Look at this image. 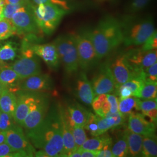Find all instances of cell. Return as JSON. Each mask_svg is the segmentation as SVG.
<instances>
[{
  "instance_id": "1",
  "label": "cell",
  "mask_w": 157,
  "mask_h": 157,
  "mask_svg": "<svg viewBox=\"0 0 157 157\" xmlns=\"http://www.w3.org/2000/svg\"><path fill=\"white\" fill-rule=\"evenodd\" d=\"M25 135L38 150L35 157H62L63 145L59 105L51 107L41 124Z\"/></svg>"
},
{
  "instance_id": "2",
  "label": "cell",
  "mask_w": 157,
  "mask_h": 157,
  "mask_svg": "<svg viewBox=\"0 0 157 157\" xmlns=\"http://www.w3.org/2000/svg\"><path fill=\"white\" fill-rule=\"evenodd\" d=\"M123 43L126 46L142 45L155 30L152 18L126 19L121 23Z\"/></svg>"
},
{
  "instance_id": "3",
  "label": "cell",
  "mask_w": 157,
  "mask_h": 157,
  "mask_svg": "<svg viewBox=\"0 0 157 157\" xmlns=\"http://www.w3.org/2000/svg\"><path fill=\"white\" fill-rule=\"evenodd\" d=\"M34 19L43 33L50 35L56 29L67 10L52 3L32 4Z\"/></svg>"
},
{
  "instance_id": "4",
  "label": "cell",
  "mask_w": 157,
  "mask_h": 157,
  "mask_svg": "<svg viewBox=\"0 0 157 157\" xmlns=\"http://www.w3.org/2000/svg\"><path fill=\"white\" fill-rule=\"evenodd\" d=\"M53 43L66 74L72 75L76 73L79 69V62L74 33L61 35Z\"/></svg>"
},
{
  "instance_id": "5",
  "label": "cell",
  "mask_w": 157,
  "mask_h": 157,
  "mask_svg": "<svg viewBox=\"0 0 157 157\" xmlns=\"http://www.w3.org/2000/svg\"><path fill=\"white\" fill-rule=\"evenodd\" d=\"M16 72L22 80L41 73L39 56L30 47L29 43L23 40L19 54L15 60L8 65Z\"/></svg>"
},
{
  "instance_id": "6",
  "label": "cell",
  "mask_w": 157,
  "mask_h": 157,
  "mask_svg": "<svg viewBox=\"0 0 157 157\" xmlns=\"http://www.w3.org/2000/svg\"><path fill=\"white\" fill-rule=\"evenodd\" d=\"M74 34L78 54L79 67L84 72L89 71L95 67L99 60L90 39L89 29H85Z\"/></svg>"
},
{
  "instance_id": "7",
  "label": "cell",
  "mask_w": 157,
  "mask_h": 157,
  "mask_svg": "<svg viewBox=\"0 0 157 157\" xmlns=\"http://www.w3.org/2000/svg\"><path fill=\"white\" fill-rule=\"evenodd\" d=\"M32 4V2L21 6L12 17V22L15 28L17 34L23 37L37 36L42 32L34 19Z\"/></svg>"
},
{
  "instance_id": "8",
  "label": "cell",
  "mask_w": 157,
  "mask_h": 157,
  "mask_svg": "<svg viewBox=\"0 0 157 157\" xmlns=\"http://www.w3.org/2000/svg\"><path fill=\"white\" fill-rule=\"evenodd\" d=\"M49 105L48 94L40 92L23 121L22 128L25 134L33 130L41 124L48 111Z\"/></svg>"
},
{
  "instance_id": "9",
  "label": "cell",
  "mask_w": 157,
  "mask_h": 157,
  "mask_svg": "<svg viewBox=\"0 0 157 157\" xmlns=\"http://www.w3.org/2000/svg\"><path fill=\"white\" fill-rule=\"evenodd\" d=\"M6 143L22 157H34L36 148L29 140L22 126L16 124L6 132Z\"/></svg>"
},
{
  "instance_id": "10",
  "label": "cell",
  "mask_w": 157,
  "mask_h": 157,
  "mask_svg": "<svg viewBox=\"0 0 157 157\" xmlns=\"http://www.w3.org/2000/svg\"><path fill=\"white\" fill-rule=\"evenodd\" d=\"M124 54L135 74L142 78L143 71L157 61V49L150 51L133 49Z\"/></svg>"
},
{
  "instance_id": "11",
  "label": "cell",
  "mask_w": 157,
  "mask_h": 157,
  "mask_svg": "<svg viewBox=\"0 0 157 157\" xmlns=\"http://www.w3.org/2000/svg\"><path fill=\"white\" fill-rule=\"evenodd\" d=\"M107 63L112 73L116 90L129 79L138 77L130 67L124 54H119Z\"/></svg>"
},
{
  "instance_id": "12",
  "label": "cell",
  "mask_w": 157,
  "mask_h": 157,
  "mask_svg": "<svg viewBox=\"0 0 157 157\" xmlns=\"http://www.w3.org/2000/svg\"><path fill=\"white\" fill-rule=\"evenodd\" d=\"M91 83L95 97L102 94H110L116 90L112 73L107 63L100 66Z\"/></svg>"
},
{
  "instance_id": "13",
  "label": "cell",
  "mask_w": 157,
  "mask_h": 157,
  "mask_svg": "<svg viewBox=\"0 0 157 157\" xmlns=\"http://www.w3.org/2000/svg\"><path fill=\"white\" fill-rule=\"evenodd\" d=\"M96 27L109 41L113 50L123 43V35L121 22L116 19L113 17L104 19Z\"/></svg>"
},
{
  "instance_id": "14",
  "label": "cell",
  "mask_w": 157,
  "mask_h": 157,
  "mask_svg": "<svg viewBox=\"0 0 157 157\" xmlns=\"http://www.w3.org/2000/svg\"><path fill=\"white\" fill-rule=\"evenodd\" d=\"M40 93L21 90L16 92L17 106L13 118L17 124L22 126L25 119L28 115L30 108L36 100Z\"/></svg>"
},
{
  "instance_id": "15",
  "label": "cell",
  "mask_w": 157,
  "mask_h": 157,
  "mask_svg": "<svg viewBox=\"0 0 157 157\" xmlns=\"http://www.w3.org/2000/svg\"><path fill=\"white\" fill-rule=\"evenodd\" d=\"M26 41L28 42L30 47L34 54L40 57L51 70H58L61 61L56 47L54 43L48 44H37L31 43L28 40Z\"/></svg>"
},
{
  "instance_id": "16",
  "label": "cell",
  "mask_w": 157,
  "mask_h": 157,
  "mask_svg": "<svg viewBox=\"0 0 157 157\" xmlns=\"http://www.w3.org/2000/svg\"><path fill=\"white\" fill-rule=\"evenodd\" d=\"M128 129L142 136L155 135L156 123L142 113H132L128 117Z\"/></svg>"
},
{
  "instance_id": "17",
  "label": "cell",
  "mask_w": 157,
  "mask_h": 157,
  "mask_svg": "<svg viewBox=\"0 0 157 157\" xmlns=\"http://www.w3.org/2000/svg\"><path fill=\"white\" fill-rule=\"evenodd\" d=\"M54 87V82L50 76L41 73L23 79L19 85V90L34 92L47 93Z\"/></svg>"
},
{
  "instance_id": "18",
  "label": "cell",
  "mask_w": 157,
  "mask_h": 157,
  "mask_svg": "<svg viewBox=\"0 0 157 157\" xmlns=\"http://www.w3.org/2000/svg\"><path fill=\"white\" fill-rule=\"evenodd\" d=\"M73 92L78 99L86 105H91L95 95L91 83L86 72L82 71L78 73L73 84Z\"/></svg>"
},
{
  "instance_id": "19",
  "label": "cell",
  "mask_w": 157,
  "mask_h": 157,
  "mask_svg": "<svg viewBox=\"0 0 157 157\" xmlns=\"http://www.w3.org/2000/svg\"><path fill=\"white\" fill-rule=\"evenodd\" d=\"M63 110L68 124L71 128L75 126H83L86 122L89 112L78 102H72L67 104Z\"/></svg>"
},
{
  "instance_id": "20",
  "label": "cell",
  "mask_w": 157,
  "mask_h": 157,
  "mask_svg": "<svg viewBox=\"0 0 157 157\" xmlns=\"http://www.w3.org/2000/svg\"><path fill=\"white\" fill-rule=\"evenodd\" d=\"M60 114L62 125V140H63V153L62 157H69V155L77 150L73 139L72 128L68 124L67 119L64 114L63 107L59 105Z\"/></svg>"
},
{
  "instance_id": "21",
  "label": "cell",
  "mask_w": 157,
  "mask_h": 157,
  "mask_svg": "<svg viewBox=\"0 0 157 157\" xmlns=\"http://www.w3.org/2000/svg\"><path fill=\"white\" fill-rule=\"evenodd\" d=\"M0 81L6 88L15 93L20 90L22 79L8 65L0 66Z\"/></svg>"
},
{
  "instance_id": "22",
  "label": "cell",
  "mask_w": 157,
  "mask_h": 157,
  "mask_svg": "<svg viewBox=\"0 0 157 157\" xmlns=\"http://www.w3.org/2000/svg\"><path fill=\"white\" fill-rule=\"evenodd\" d=\"M17 102L16 93L6 88L0 95V111L13 116Z\"/></svg>"
},
{
  "instance_id": "23",
  "label": "cell",
  "mask_w": 157,
  "mask_h": 157,
  "mask_svg": "<svg viewBox=\"0 0 157 157\" xmlns=\"http://www.w3.org/2000/svg\"><path fill=\"white\" fill-rule=\"evenodd\" d=\"M124 133L128 143L129 155L132 157L141 156L143 136L135 133L128 129L124 130Z\"/></svg>"
},
{
  "instance_id": "24",
  "label": "cell",
  "mask_w": 157,
  "mask_h": 157,
  "mask_svg": "<svg viewBox=\"0 0 157 157\" xmlns=\"http://www.w3.org/2000/svg\"><path fill=\"white\" fill-rule=\"evenodd\" d=\"M140 98L131 96L122 100H118V112L124 117L128 118L132 113L140 111L139 107Z\"/></svg>"
},
{
  "instance_id": "25",
  "label": "cell",
  "mask_w": 157,
  "mask_h": 157,
  "mask_svg": "<svg viewBox=\"0 0 157 157\" xmlns=\"http://www.w3.org/2000/svg\"><path fill=\"white\" fill-rule=\"evenodd\" d=\"M19 49L14 43L7 42L0 48V66L13 62L17 56Z\"/></svg>"
},
{
  "instance_id": "26",
  "label": "cell",
  "mask_w": 157,
  "mask_h": 157,
  "mask_svg": "<svg viewBox=\"0 0 157 157\" xmlns=\"http://www.w3.org/2000/svg\"><path fill=\"white\" fill-rule=\"evenodd\" d=\"M112 143V139L108 135L104 133L100 136H94V137L91 139H87L84 141L81 148L87 150L98 151L101 150L105 145L111 144Z\"/></svg>"
},
{
  "instance_id": "27",
  "label": "cell",
  "mask_w": 157,
  "mask_h": 157,
  "mask_svg": "<svg viewBox=\"0 0 157 157\" xmlns=\"http://www.w3.org/2000/svg\"><path fill=\"white\" fill-rule=\"evenodd\" d=\"M141 156L146 157H157V144L155 135L143 136Z\"/></svg>"
},
{
  "instance_id": "28",
  "label": "cell",
  "mask_w": 157,
  "mask_h": 157,
  "mask_svg": "<svg viewBox=\"0 0 157 157\" xmlns=\"http://www.w3.org/2000/svg\"><path fill=\"white\" fill-rule=\"evenodd\" d=\"M111 152L113 157H126L129 155L128 143L124 131L115 142L112 143Z\"/></svg>"
},
{
  "instance_id": "29",
  "label": "cell",
  "mask_w": 157,
  "mask_h": 157,
  "mask_svg": "<svg viewBox=\"0 0 157 157\" xmlns=\"http://www.w3.org/2000/svg\"><path fill=\"white\" fill-rule=\"evenodd\" d=\"M157 95V82L144 81L136 97L141 100L155 99Z\"/></svg>"
},
{
  "instance_id": "30",
  "label": "cell",
  "mask_w": 157,
  "mask_h": 157,
  "mask_svg": "<svg viewBox=\"0 0 157 157\" xmlns=\"http://www.w3.org/2000/svg\"><path fill=\"white\" fill-rule=\"evenodd\" d=\"M17 34L16 29L11 20L2 19L0 20V40L7 39Z\"/></svg>"
},
{
  "instance_id": "31",
  "label": "cell",
  "mask_w": 157,
  "mask_h": 157,
  "mask_svg": "<svg viewBox=\"0 0 157 157\" xmlns=\"http://www.w3.org/2000/svg\"><path fill=\"white\" fill-rule=\"evenodd\" d=\"M97 115V114H96ZM98 124V136L104 134L109 129L115 127V122L113 118L106 115L101 117L97 115Z\"/></svg>"
},
{
  "instance_id": "32",
  "label": "cell",
  "mask_w": 157,
  "mask_h": 157,
  "mask_svg": "<svg viewBox=\"0 0 157 157\" xmlns=\"http://www.w3.org/2000/svg\"><path fill=\"white\" fill-rule=\"evenodd\" d=\"M72 132L77 149L81 147L87 139L85 129L83 126H75L72 128Z\"/></svg>"
},
{
  "instance_id": "33",
  "label": "cell",
  "mask_w": 157,
  "mask_h": 157,
  "mask_svg": "<svg viewBox=\"0 0 157 157\" xmlns=\"http://www.w3.org/2000/svg\"><path fill=\"white\" fill-rule=\"evenodd\" d=\"M144 80L141 77H136L130 78L121 86L128 87L132 91L133 96L137 97L139 91L144 83Z\"/></svg>"
},
{
  "instance_id": "34",
  "label": "cell",
  "mask_w": 157,
  "mask_h": 157,
  "mask_svg": "<svg viewBox=\"0 0 157 157\" xmlns=\"http://www.w3.org/2000/svg\"><path fill=\"white\" fill-rule=\"evenodd\" d=\"M84 128L90 132L92 136H98V124L97 117L92 112H89L86 122L84 124Z\"/></svg>"
},
{
  "instance_id": "35",
  "label": "cell",
  "mask_w": 157,
  "mask_h": 157,
  "mask_svg": "<svg viewBox=\"0 0 157 157\" xmlns=\"http://www.w3.org/2000/svg\"><path fill=\"white\" fill-rule=\"evenodd\" d=\"M17 124L13 116L6 112H2L0 115V132H6Z\"/></svg>"
},
{
  "instance_id": "36",
  "label": "cell",
  "mask_w": 157,
  "mask_h": 157,
  "mask_svg": "<svg viewBox=\"0 0 157 157\" xmlns=\"http://www.w3.org/2000/svg\"><path fill=\"white\" fill-rule=\"evenodd\" d=\"M144 81L157 82V62L144 69L142 72Z\"/></svg>"
},
{
  "instance_id": "37",
  "label": "cell",
  "mask_w": 157,
  "mask_h": 157,
  "mask_svg": "<svg viewBox=\"0 0 157 157\" xmlns=\"http://www.w3.org/2000/svg\"><path fill=\"white\" fill-rule=\"evenodd\" d=\"M150 0H132L128 8L130 13H136L140 11L150 2Z\"/></svg>"
},
{
  "instance_id": "38",
  "label": "cell",
  "mask_w": 157,
  "mask_h": 157,
  "mask_svg": "<svg viewBox=\"0 0 157 157\" xmlns=\"http://www.w3.org/2000/svg\"><path fill=\"white\" fill-rule=\"evenodd\" d=\"M139 107L142 113L148 112L155 109H157V98L148 99V100H140Z\"/></svg>"
},
{
  "instance_id": "39",
  "label": "cell",
  "mask_w": 157,
  "mask_h": 157,
  "mask_svg": "<svg viewBox=\"0 0 157 157\" xmlns=\"http://www.w3.org/2000/svg\"><path fill=\"white\" fill-rule=\"evenodd\" d=\"M22 6L23 5L13 4L8 2H5V5L3 7L2 11L3 18L11 21L12 17L13 15V14Z\"/></svg>"
},
{
  "instance_id": "40",
  "label": "cell",
  "mask_w": 157,
  "mask_h": 157,
  "mask_svg": "<svg viewBox=\"0 0 157 157\" xmlns=\"http://www.w3.org/2000/svg\"><path fill=\"white\" fill-rule=\"evenodd\" d=\"M107 100V94H102L95 96L91 103V105L97 115L101 117V109Z\"/></svg>"
},
{
  "instance_id": "41",
  "label": "cell",
  "mask_w": 157,
  "mask_h": 157,
  "mask_svg": "<svg viewBox=\"0 0 157 157\" xmlns=\"http://www.w3.org/2000/svg\"><path fill=\"white\" fill-rule=\"evenodd\" d=\"M141 45V49L142 50L150 51L157 49V33L156 30Z\"/></svg>"
},
{
  "instance_id": "42",
  "label": "cell",
  "mask_w": 157,
  "mask_h": 157,
  "mask_svg": "<svg viewBox=\"0 0 157 157\" xmlns=\"http://www.w3.org/2000/svg\"><path fill=\"white\" fill-rule=\"evenodd\" d=\"M22 157V155L15 151L10 146L6 143L0 144V157Z\"/></svg>"
},
{
  "instance_id": "43",
  "label": "cell",
  "mask_w": 157,
  "mask_h": 157,
  "mask_svg": "<svg viewBox=\"0 0 157 157\" xmlns=\"http://www.w3.org/2000/svg\"><path fill=\"white\" fill-rule=\"evenodd\" d=\"M34 5L44 4L47 3H52L58 6H61L62 8L69 10V8L67 2L65 0H30Z\"/></svg>"
},
{
  "instance_id": "44",
  "label": "cell",
  "mask_w": 157,
  "mask_h": 157,
  "mask_svg": "<svg viewBox=\"0 0 157 157\" xmlns=\"http://www.w3.org/2000/svg\"><path fill=\"white\" fill-rule=\"evenodd\" d=\"M107 99L110 105V112L109 113H117L118 112V100L117 96L115 94H107Z\"/></svg>"
},
{
  "instance_id": "45",
  "label": "cell",
  "mask_w": 157,
  "mask_h": 157,
  "mask_svg": "<svg viewBox=\"0 0 157 157\" xmlns=\"http://www.w3.org/2000/svg\"><path fill=\"white\" fill-rule=\"evenodd\" d=\"M116 90L117 91L118 94L119 96V98L118 100H122L133 96L132 91L130 90L128 87H124L123 86H121Z\"/></svg>"
},
{
  "instance_id": "46",
  "label": "cell",
  "mask_w": 157,
  "mask_h": 157,
  "mask_svg": "<svg viewBox=\"0 0 157 157\" xmlns=\"http://www.w3.org/2000/svg\"><path fill=\"white\" fill-rule=\"evenodd\" d=\"M107 116H109L111 117L112 118L115 119V127H118L119 126H121L122 124H124L126 119L124 118L120 113L119 112H117V113H108L107 115ZM106 116V115H105Z\"/></svg>"
},
{
  "instance_id": "47",
  "label": "cell",
  "mask_w": 157,
  "mask_h": 157,
  "mask_svg": "<svg viewBox=\"0 0 157 157\" xmlns=\"http://www.w3.org/2000/svg\"><path fill=\"white\" fill-rule=\"evenodd\" d=\"M80 150L81 157H97L98 151H92L82 149L81 147L78 148Z\"/></svg>"
},
{
  "instance_id": "48",
  "label": "cell",
  "mask_w": 157,
  "mask_h": 157,
  "mask_svg": "<svg viewBox=\"0 0 157 157\" xmlns=\"http://www.w3.org/2000/svg\"><path fill=\"white\" fill-rule=\"evenodd\" d=\"M5 2H8L13 4L26 5L32 2L30 0H5Z\"/></svg>"
},
{
  "instance_id": "49",
  "label": "cell",
  "mask_w": 157,
  "mask_h": 157,
  "mask_svg": "<svg viewBox=\"0 0 157 157\" xmlns=\"http://www.w3.org/2000/svg\"><path fill=\"white\" fill-rule=\"evenodd\" d=\"M6 132H0V144L6 143Z\"/></svg>"
},
{
  "instance_id": "50",
  "label": "cell",
  "mask_w": 157,
  "mask_h": 157,
  "mask_svg": "<svg viewBox=\"0 0 157 157\" xmlns=\"http://www.w3.org/2000/svg\"><path fill=\"white\" fill-rule=\"evenodd\" d=\"M4 5H5V0H0V20L3 19L2 11H3V7Z\"/></svg>"
},
{
  "instance_id": "51",
  "label": "cell",
  "mask_w": 157,
  "mask_h": 157,
  "mask_svg": "<svg viewBox=\"0 0 157 157\" xmlns=\"http://www.w3.org/2000/svg\"><path fill=\"white\" fill-rule=\"evenodd\" d=\"M6 89L5 86L2 83V82L0 81V95L1 94V93L2 92V91Z\"/></svg>"
},
{
  "instance_id": "52",
  "label": "cell",
  "mask_w": 157,
  "mask_h": 157,
  "mask_svg": "<svg viewBox=\"0 0 157 157\" xmlns=\"http://www.w3.org/2000/svg\"><path fill=\"white\" fill-rule=\"evenodd\" d=\"M1 111H0V115H1Z\"/></svg>"
}]
</instances>
